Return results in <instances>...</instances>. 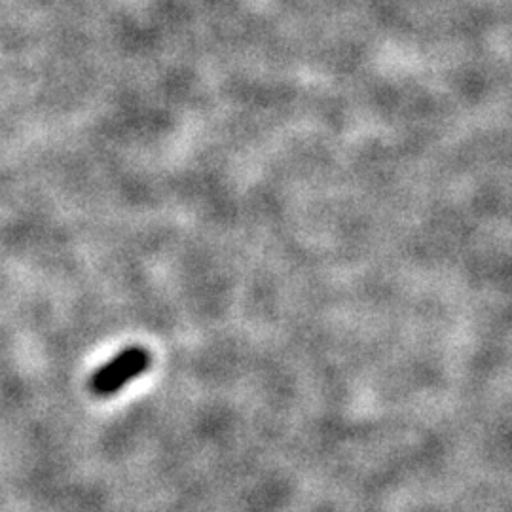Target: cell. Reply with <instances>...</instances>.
I'll return each mask as SVG.
<instances>
[{
  "mask_svg": "<svg viewBox=\"0 0 512 512\" xmlns=\"http://www.w3.org/2000/svg\"><path fill=\"white\" fill-rule=\"evenodd\" d=\"M152 363L147 349L128 348L118 353L107 365L99 366L90 380V391L97 397H110L124 385L139 378Z\"/></svg>",
  "mask_w": 512,
  "mask_h": 512,
  "instance_id": "obj_1",
  "label": "cell"
}]
</instances>
